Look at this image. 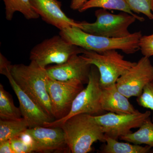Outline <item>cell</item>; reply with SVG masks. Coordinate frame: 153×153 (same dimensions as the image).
<instances>
[{
	"instance_id": "cell-26",
	"label": "cell",
	"mask_w": 153,
	"mask_h": 153,
	"mask_svg": "<svg viewBox=\"0 0 153 153\" xmlns=\"http://www.w3.org/2000/svg\"><path fill=\"white\" fill-rule=\"evenodd\" d=\"M0 153H14L10 140L0 142Z\"/></svg>"
},
{
	"instance_id": "cell-22",
	"label": "cell",
	"mask_w": 153,
	"mask_h": 153,
	"mask_svg": "<svg viewBox=\"0 0 153 153\" xmlns=\"http://www.w3.org/2000/svg\"><path fill=\"white\" fill-rule=\"evenodd\" d=\"M14 153L34 152V145L31 137L25 133L10 140Z\"/></svg>"
},
{
	"instance_id": "cell-23",
	"label": "cell",
	"mask_w": 153,
	"mask_h": 153,
	"mask_svg": "<svg viewBox=\"0 0 153 153\" xmlns=\"http://www.w3.org/2000/svg\"><path fill=\"white\" fill-rule=\"evenodd\" d=\"M129 7L134 13H142L153 20V0H126Z\"/></svg>"
},
{
	"instance_id": "cell-21",
	"label": "cell",
	"mask_w": 153,
	"mask_h": 153,
	"mask_svg": "<svg viewBox=\"0 0 153 153\" xmlns=\"http://www.w3.org/2000/svg\"><path fill=\"white\" fill-rule=\"evenodd\" d=\"M20 108L15 106L12 97L0 84V118L5 120H16L22 118Z\"/></svg>"
},
{
	"instance_id": "cell-9",
	"label": "cell",
	"mask_w": 153,
	"mask_h": 153,
	"mask_svg": "<svg viewBox=\"0 0 153 153\" xmlns=\"http://www.w3.org/2000/svg\"><path fill=\"white\" fill-rule=\"evenodd\" d=\"M80 82H62L48 78L47 91L52 115L56 120L66 117L76 96L84 88Z\"/></svg>"
},
{
	"instance_id": "cell-13",
	"label": "cell",
	"mask_w": 153,
	"mask_h": 153,
	"mask_svg": "<svg viewBox=\"0 0 153 153\" xmlns=\"http://www.w3.org/2000/svg\"><path fill=\"white\" fill-rule=\"evenodd\" d=\"M11 64L0 68V73L5 75L13 89L19 100L22 116L28 122L29 128L42 126L47 123L54 121L52 118L41 109L33 100L17 84L11 75L10 67Z\"/></svg>"
},
{
	"instance_id": "cell-10",
	"label": "cell",
	"mask_w": 153,
	"mask_h": 153,
	"mask_svg": "<svg viewBox=\"0 0 153 153\" xmlns=\"http://www.w3.org/2000/svg\"><path fill=\"white\" fill-rule=\"evenodd\" d=\"M153 80V65L149 58L143 56L118 78L116 85L128 98L137 97L142 94L146 85Z\"/></svg>"
},
{
	"instance_id": "cell-6",
	"label": "cell",
	"mask_w": 153,
	"mask_h": 153,
	"mask_svg": "<svg viewBox=\"0 0 153 153\" xmlns=\"http://www.w3.org/2000/svg\"><path fill=\"white\" fill-rule=\"evenodd\" d=\"M81 55L97 68L102 88L115 84L118 78L137 63L125 60L117 50L96 52L83 49Z\"/></svg>"
},
{
	"instance_id": "cell-16",
	"label": "cell",
	"mask_w": 153,
	"mask_h": 153,
	"mask_svg": "<svg viewBox=\"0 0 153 153\" xmlns=\"http://www.w3.org/2000/svg\"><path fill=\"white\" fill-rule=\"evenodd\" d=\"M105 144L102 146L99 152L101 153H153L149 146H142L131 143L120 142L105 135Z\"/></svg>"
},
{
	"instance_id": "cell-7",
	"label": "cell",
	"mask_w": 153,
	"mask_h": 153,
	"mask_svg": "<svg viewBox=\"0 0 153 153\" xmlns=\"http://www.w3.org/2000/svg\"><path fill=\"white\" fill-rule=\"evenodd\" d=\"M83 49L69 43L60 35L45 39L36 45L30 52V59L43 68L49 64L64 63L74 55H80Z\"/></svg>"
},
{
	"instance_id": "cell-27",
	"label": "cell",
	"mask_w": 153,
	"mask_h": 153,
	"mask_svg": "<svg viewBox=\"0 0 153 153\" xmlns=\"http://www.w3.org/2000/svg\"><path fill=\"white\" fill-rule=\"evenodd\" d=\"M88 0H71L70 4V8L74 10L79 11V9Z\"/></svg>"
},
{
	"instance_id": "cell-5",
	"label": "cell",
	"mask_w": 153,
	"mask_h": 153,
	"mask_svg": "<svg viewBox=\"0 0 153 153\" xmlns=\"http://www.w3.org/2000/svg\"><path fill=\"white\" fill-rule=\"evenodd\" d=\"M95 22H78L80 29L85 33L111 38H122L129 36L130 26L138 20L137 17L121 12L112 14L108 10L100 9L95 12Z\"/></svg>"
},
{
	"instance_id": "cell-18",
	"label": "cell",
	"mask_w": 153,
	"mask_h": 153,
	"mask_svg": "<svg viewBox=\"0 0 153 153\" xmlns=\"http://www.w3.org/2000/svg\"><path fill=\"white\" fill-rule=\"evenodd\" d=\"M5 5V18L12 21L14 13L20 12L27 20L38 19L40 16L31 5L30 0H3Z\"/></svg>"
},
{
	"instance_id": "cell-20",
	"label": "cell",
	"mask_w": 153,
	"mask_h": 153,
	"mask_svg": "<svg viewBox=\"0 0 153 153\" xmlns=\"http://www.w3.org/2000/svg\"><path fill=\"white\" fill-rule=\"evenodd\" d=\"M25 118L12 120H0V142L7 140L21 135L28 128Z\"/></svg>"
},
{
	"instance_id": "cell-4",
	"label": "cell",
	"mask_w": 153,
	"mask_h": 153,
	"mask_svg": "<svg viewBox=\"0 0 153 153\" xmlns=\"http://www.w3.org/2000/svg\"><path fill=\"white\" fill-rule=\"evenodd\" d=\"M100 79L98 69L95 66L92 65L87 86L74 99L68 114L61 119L47 123L44 126L59 127L68 119L80 114L92 116L104 114L105 111L102 109L100 102L102 88L100 86Z\"/></svg>"
},
{
	"instance_id": "cell-8",
	"label": "cell",
	"mask_w": 153,
	"mask_h": 153,
	"mask_svg": "<svg viewBox=\"0 0 153 153\" xmlns=\"http://www.w3.org/2000/svg\"><path fill=\"white\" fill-rule=\"evenodd\" d=\"M151 115L149 111L143 113L139 111L131 114L109 112L94 116V117L101 127L105 136L118 140L121 137L132 132V129L139 128L145 120L150 117Z\"/></svg>"
},
{
	"instance_id": "cell-25",
	"label": "cell",
	"mask_w": 153,
	"mask_h": 153,
	"mask_svg": "<svg viewBox=\"0 0 153 153\" xmlns=\"http://www.w3.org/2000/svg\"><path fill=\"white\" fill-rule=\"evenodd\" d=\"M140 50L145 57H150L153 56V34L149 36H142L140 38Z\"/></svg>"
},
{
	"instance_id": "cell-3",
	"label": "cell",
	"mask_w": 153,
	"mask_h": 153,
	"mask_svg": "<svg viewBox=\"0 0 153 153\" xmlns=\"http://www.w3.org/2000/svg\"><path fill=\"white\" fill-rule=\"evenodd\" d=\"M65 133L70 152L87 153L94 143H105V135L94 116L80 114L68 119L60 126Z\"/></svg>"
},
{
	"instance_id": "cell-11",
	"label": "cell",
	"mask_w": 153,
	"mask_h": 153,
	"mask_svg": "<svg viewBox=\"0 0 153 153\" xmlns=\"http://www.w3.org/2000/svg\"><path fill=\"white\" fill-rule=\"evenodd\" d=\"M24 133L31 137L34 152L40 153L70 152L65 133L60 127L39 126L28 128Z\"/></svg>"
},
{
	"instance_id": "cell-12",
	"label": "cell",
	"mask_w": 153,
	"mask_h": 153,
	"mask_svg": "<svg viewBox=\"0 0 153 153\" xmlns=\"http://www.w3.org/2000/svg\"><path fill=\"white\" fill-rule=\"evenodd\" d=\"M80 55H72L64 63L46 68L48 77L62 82L88 83L92 65Z\"/></svg>"
},
{
	"instance_id": "cell-1",
	"label": "cell",
	"mask_w": 153,
	"mask_h": 153,
	"mask_svg": "<svg viewBox=\"0 0 153 153\" xmlns=\"http://www.w3.org/2000/svg\"><path fill=\"white\" fill-rule=\"evenodd\" d=\"M59 35L69 43L85 50L96 52L120 50L126 54H134L140 50L139 43L143 36L139 31L124 38H108L85 33L75 26L60 30Z\"/></svg>"
},
{
	"instance_id": "cell-14",
	"label": "cell",
	"mask_w": 153,
	"mask_h": 153,
	"mask_svg": "<svg viewBox=\"0 0 153 153\" xmlns=\"http://www.w3.org/2000/svg\"><path fill=\"white\" fill-rule=\"evenodd\" d=\"M31 5L41 19L47 24L61 30L68 27L80 28L79 22L67 16L61 9L58 0H30Z\"/></svg>"
},
{
	"instance_id": "cell-24",
	"label": "cell",
	"mask_w": 153,
	"mask_h": 153,
	"mask_svg": "<svg viewBox=\"0 0 153 153\" xmlns=\"http://www.w3.org/2000/svg\"><path fill=\"white\" fill-rule=\"evenodd\" d=\"M137 101L140 106L153 110V80L146 85Z\"/></svg>"
},
{
	"instance_id": "cell-17",
	"label": "cell",
	"mask_w": 153,
	"mask_h": 153,
	"mask_svg": "<svg viewBox=\"0 0 153 153\" xmlns=\"http://www.w3.org/2000/svg\"><path fill=\"white\" fill-rule=\"evenodd\" d=\"M135 132L121 137L120 140L136 145H146L153 147V123L150 117L146 119Z\"/></svg>"
},
{
	"instance_id": "cell-15",
	"label": "cell",
	"mask_w": 153,
	"mask_h": 153,
	"mask_svg": "<svg viewBox=\"0 0 153 153\" xmlns=\"http://www.w3.org/2000/svg\"><path fill=\"white\" fill-rule=\"evenodd\" d=\"M100 102L105 111L122 114L138 112L127 97L117 89L115 84L102 88Z\"/></svg>"
},
{
	"instance_id": "cell-2",
	"label": "cell",
	"mask_w": 153,
	"mask_h": 153,
	"mask_svg": "<svg viewBox=\"0 0 153 153\" xmlns=\"http://www.w3.org/2000/svg\"><path fill=\"white\" fill-rule=\"evenodd\" d=\"M10 71L17 84L47 114L52 115L50 98L47 89L48 77L46 68L34 61L28 65H12Z\"/></svg>"
},
{
	"instance_id": "cell-19",
	"label": "cell",
	"mask_w": 153,
	"mask_h": 153,
	"mask_svg": "<svg viewBox=\"0 0 153 153\" xmlns=\"http://www.w3.org/2000/svg\"><path fill=\"white\" fill-rule=\"evenodd\" d=\"M94 8H99L107 10H116L125 12L137 17L140 22H143L144 21L143 17L136 15L132 12L126 0H88L78 11L82 13Z\"/></svg>"
}]
</instances>
